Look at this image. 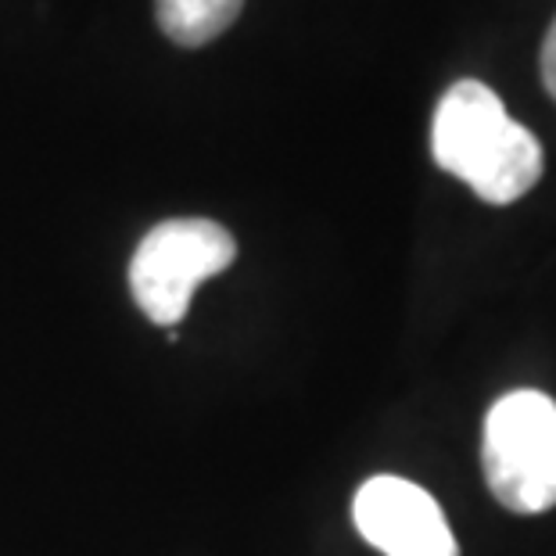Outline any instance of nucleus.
I'll return each instance as SVG.
<instances>
[{
  "label": "nucleus",
  "mask_w": 556,
  "mask_h": 556,
  "mask_svg": "<svg viewBox=\"0 0 556 556\" xmlns=\"http://www.w3.org/2000/svg\"><path fill=\"white\" fill-rule=\"evenodd\" d=\"M438 169L464 180L489 205L525 198L542 176V144L510 119L503 98L478 79H459L438 101L431 123Z\"/></svg>",
  "instance_id": "1"
},
{
  "label": "nucleus",
  "mask_w": 556,
  "mask_h": 556,
  "mask_svg": "<svg viewBox=\"0 0 556 556\" xmlns=\"http://www.w3.org/2000/svg\"><path fill=\"white\" fill-rule=\"evenodd\" d=\"M484 481L514 514L556 506V399L535 388L503 395L484 417Z\"/></svg>",
  "instance_id": "2"
},
{
  "label": "nucleus",
  "mask_w": 556,
  "mask_h": 556,
  "mask_svg": "<svg viewBox=\"0 0 556 556\" xmlns=\"http://www.w3.org/2000/svg\"><path fill=\"white\" fill-rule=\"evenodd\" d=\"M238 241L212 219H165L140 238L129 258V291L151 324L176 327L191 309L194 291L230 269Z\"/></svg>",
  "instance_id": "3"
},
{
  "label": "nucleus",
  "mask_w": 556,
  "mask_h": 556,
  "mask_svg": "<svg viewBox=\"0 0 556 556\" xmlns=\"http://www.w3.org/2000/svg\"><path fill=\"white\" fill-rule=\"evenodd\" d=\"M352 517L359 535L384 556H459L442 506L406 478H370L356 492Z\"/></svg>",
  "instance_id": "4"
},
{
  "label": "nucleus",
  "mask_w": 556,
  "mask_h": 556,
  "mask_svg": "<svg viewBox=\"0 0 556 556\" xmlns=\"http://www.w3.org/2000/svg\"><path fill=\"white\" fill-rule=\"evenodd\" d=\"M241 4L244 0H155V15L173 43L201 47L238 22Z\"/></svg>",
  "instance_id": "5"
},
{
  "label": "nucleus",
  "mask_w": 556,
  "mask_h": 556,
  "mask_svg": "<svg viewBox=\"0 0 556 556\" xmlns=\"http://www.w3.org/2000/svg\"><path fill=\"white\" fill-rule=\"evenodd\" d=\"M542 87L549 90V98L556 101V18L542 40Z\"/></svg>",
  "instance_id": "6"
}]
</instances>
